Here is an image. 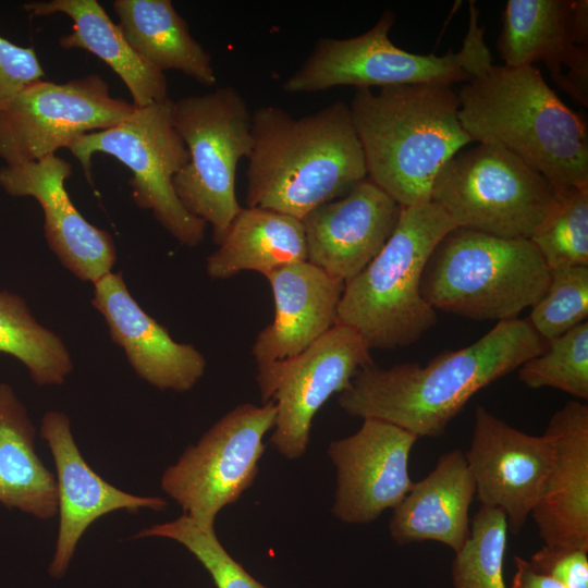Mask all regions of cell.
I'll return each mask as SVG.
<instances>
[{
    "instance_id": "19",
    "label": "cell",
    "mask_w": 588,
    "mask_h": 588,
    "mask_svg": "<svg viewBox=\"0 0 588 588\" xmlns=\"http://www.w3.org/2000/svg\"><path fill=\"white\" fill-rule=\"evenodd\" d=\"M402 207L365 179L345 196L304 216L307 261L344 283L383 248L397 225Z\"/></svg>"
},
{
    "instance_id": "18",
    "label": "cell",
    "mask_w": 588,
    "mask_h": 588,
    "mask_svg": "<svg viewBox=\"0 0 588 588\" xmlns=\"http://www.w3.org/2000/svg\"><path fill=\"white\" fill-rule=\"evenodd\" d=\"M70 162L57 155L0 168V186L13 197H33L42 208L50 249L74 275L93 284L111 272L117 260L112 236L88 222L72 203L65 181Z\"/></svg>"
},
{
    "instance_id": "32",
    "label": "cell",
    "mask_w": 588,
    "mask_h": 588,
    "mask_svg": "<svg viewBox=\"0 0 588 588\" xmlns=\"http://www.w3.org/2000/svg\"><path fill=\"white\" fill-rule=\"evenodd\" d=\"M160 537L185 547L209 573L217 588H268L254 578L221 544L215 529H205L185 515L144 528L135 539Z\"/></svg>"
},
{
    "instance_id": "16",
    "label": "cell",
    "mask_w": 588,
    "mask_h": 588,
    "mask_svg": "<svg viewBox=\"0 0 588 588\" xmlns=\"http://www.w3.org/2000/svg\"><path fill=\"white\" fill-rule=\"evenodd\" d=\"M497 46L503 65L542 61L562 90L588 106V10H575V0H509Z\"/></svg>"
},
{
    "instance_id": "28",
    "label": "cell",
    "mask_w": 588,
    "mask_h": 588,
    "mask_svg": "<svg viewBox=\"0 0 588 588\" xmlns=\"http://www.w3.org/2000/svg\"><path fill=\"white\" fill-rule=\"evenodd\" d=\"M0 354L20 360L38 385L62 384L73 362L62 339L41 326L17 294L0 291Z\"/></svg>"
},
{
    "instance_id": "34",
    "label": "cell",
    "mask_w": 588,
    "mask_h": 588,
    "mask_svg": "<svg viewBox=\"0 0 588 588\" xmlns=\"http://www.w3.org/2000/svg\"><path fill=\"white\" fill-rule=\"evenodd\" d=\"M44 77L45 71L33 48L17 46L0 36V110Z\"/></svg>"
},
{
    "instance_id": "14",
    "label": "cell",
    "mask_w": 588,
    "mask_h": 588,
    "mask_svg": "<svg viewBox=\"0 0 588 588\" xmlns=\"http://www.w3.org/2000/svg\"><path fill=\"white\" fill-rule=\"evenodd\" d=\"M553 455L546 433L528 434L486 407H476L473 437L465 453L475 497L481 506L501 510L512 534H519L539 500Z\"/></svg>"
},
{
    "instance_id": "5",
    "label": "cell",
    "mask_w": 588,
    "mask_h": 588,
    "mask_svg": "<svg viewBox=\"0 0 588 588\" xmlns=\"http://www.w3.org/2000/svg\"><path fill=\"white\" fill-rule=\"evenodd\" d=\"M457 228L436 203L402 207L380 253L345 282L335 324L354 330L369 350L417 342L438 320L421 296L426 264L439 242Z\"/></svg>"
},
{
    "instance_id": "1",
    "label": "cell",
    "mask_w": 588,
    "mask_h": 588,
    "mask_svg": "<svg viewBox=\"0 0 588 588\" xmlns=\"http://www.w3.org/2000/svg\"><path fill=\"white\" fill-rule=\"evenodd\" d=\"M546 347L527 319L499 321L476 342L444 351L425 366L363 367L340 393L339 405L350 416L385 420L418 439L438 438L478 391Z\"/></svg>"
},
{
    "instance_id": "3",
    "label": "cell",
    "mask_w": 588,
    "mask_h": 588,
    "mask_svg": "<svg viewBox=\"0 0 588 588\" xmlns=\"http://www.w3.org/2000/svg\"><path fill=\"white\" fill-rule=\"evenodd\" d=\"M367 179L401 207L431 201L444 163L468 143L460 99L450 85L420 83L357 88L351 105Z\"/></svg>"
},
{
    "instance_id": "17",
    "label": "cell",
    "mask_w": 588,
    "mask_h": 588,
    "mask_svg": "<svg viewBox=\"0 0 588 588\" xmlns=\"http://www.w3.org/2000/svg\"><path fill=\"white\" fill-rule=\"evenodd\" d=\"M40 436L51 451L57 473L59 529L48 567L51 577L58 579L66 574L78 541L98 518L119 510L137 513L142 509L167 507L168 502L160 497L125 492L99 476L83 457L64 413L47 412Z\"/></svg>"
},
{
    "instance_id": "33",
    "label": "cell",
    "mask_w": 588,
    "mask_h": 588,
    "mask_svg": "<svg viewBox=\"0 0 588 588\" xmlns=\"http://www.w3.org/2000/svg\"><path fill=\"white\" fill-rule=\"evenodd\" d=\"M530 308L527 320L546 342L588 321V267L550 270L546 292Z\"/></svg>"
},
{
    "instance_id": "2",
    "label": "cell",
    "mask_w": 588,
    "mask_h": 588,
    "mask_svg": "<svg viewBox=\"0 0 588 588\" xmlns=\"http://www.w3.org/2000/svg\"><path fill=\"white\" fill-rule=\"evenodd\" d=\"M252 136L247 207L302 219L367 179L350 106L342 100L299 118L279 107L257 108Z\"/></svg>"
},
{
    "instance_id": "8",
    "label": "cell",
    "mask_w": 588,
    "mask_h": 588,
    "mask_svg": "<svg viewBox=\"0 0 588 588\" xmlns=\"http://www.w3.org/2000/svg\"><path fill=\"white\" fill-rule=\"evenodd\" d=\"M560 189L503 147L478 143L440 169L431 201L457 228L529 240L554 207Z\"/></svg>"
},
{
    "instance_id": "10",
    "label": "cell",
    "mask_w": 588,
    "mask_h": 588,
    "mask_svg": "<svg viewBox=\"0 0 588 588\" xmlns=\"http://www.w3.org/2000/svg\"><path fill=\"white\" fill-rule=\"evenodd\" d=\"M66 149L78 160L89 182L95 154L115 158L133 174L128 184L139 208L150 210L182 244L194 247L203 242L207 223L184 208L173 186L174 176L189 159L175 127L173 100L166 98L135 108L120 124L86 133L72 140Z\"/></svg>"
},
{
    "instance_id": "24",
    "label": "cell",
    "mask_w": 588,
    "mask_h": 588,
    "mask_svg": "<svg viewBox=\"0 0 588 588\" xmlns=\"http://www.w3.org/2000/svg\"><path fill=\"white\" fill-rule=\"evenodd\" d=\"M23 8L33 15H68L73 22L72 32L62 36L59 45L86 50L107 63L127 87L136 108L168 98L163 72L136 53L97 0L30 1Z\"/></svg>"
},
{
    "instance_id": "25",
    "label": "cell",
    "mask_w": 588,
    "mask_h": 588,
    "mask_svg": "<svg viewBox=\"0 0 588 588\" xmlns=\"http://www.w3.org/2000/svg\"><path fill=\"white\" fill-rule=\"evenodd\" d=\"M35 438L25 405L0 382V504L50 519L58 513L56 476L37 455Z\"/></svg>"
},
{
    "instance_id": "9",
    "label": "cell",
    "mask_w": 588,
    "mask_h": 588,
    "mask_svg": "<svg viewBox=\"0 0 588 588\" xmlns=\"http://www.w3.org/2000/svg\"><path fill=\"white\" fill-rule=\"evenodd\" d=\"M174 122L189 155L174 191L191 215L212 226L219 244L242 208L235 177L252 150V112L234 87L224 86L174 101Z\"/></svg>"
},
{
    "instance_id": "20",
    "label": "cell",
    "mask_w": 588,
    "mask_h": 588,
    "mask_svg": "<svg viewBox=\"0 0 588 588\" xmlns=\"http://www.w3.org/2000/svg\"><path fill=\"white\" fill-rule=\"evenodd\" d=\"M91 305L103 316L111 339L134 371L159 390L185 392L205 372L207 362L192 344L179 343L131 295L121 272L94 283Z\"/></svg>"
},
{
    "instance_id": "26",
    "label": "cell",
    "mask_w": 588,
    "mask_h": 588,
    "mask_svg": "<svg viewBox=\"0 0 588 588\" xmlns=\"http://www.w3.org/2000/svg\"><path fill=\"white\" fill-rule=\"evenodd\" d=\"M218 245L206 260L212 279H228L247 270L265 275L307 260L301 219L260 207H242Z\"/></svg>"
},
{
    "instance_id": "30",
    "label": "cell",
    "mask_w": 588,
    "mask_h": 588,
    "mask_svg": "<svg viewBox=\"0 0 588 588\" xmlns=\"http://www.w3.org/2000/svg\"><path fill=\"white\" fill-rule=\"evenodd\" d=\"M529 241L549 270L588 267V186L561 188Z\"/></svg>"
},
{
    "instance_id": "22",
    "label": "cell",
    "mask_w": 588,
    "mask_h": 588,
    "mask_svg": "<svg viewBox=\"0 0 588 588\" xmlns=\"http://www.w3.org/2000/svg\"><path fill=\"white\" fill-rule=\"evenodd\" d=\"M265 277L273 295L274 317L254 342L257 365L295 356L331 330L345 285L307 260Z\"/></svg>"
},
{
    "instance_id": "31",
    "label": "cell",
    "mask_w": 588,
    "mask_h": 588,
    "mask_svg": "<svg viewBox=\"0 0 588 588\" xmlns=\"http://www.w3.org/2000/svg\"><path fill=\"white\" fill-rule=\"evenodd\" d=\"M518 378L530 389L550 387L588 400V321L547 342L518 368Z\"/></svg>"
},
{
    "instance_id": "36",
    "label": "cell",
    "mask_w": 588,
    "mask_h": 588,
    "mask_svg": "<svg viewBox=\"0 0 588 588\" xmlns=\"http://www.w3.org/2000/svg\"><path fill=\"white\" fill-rule=\"evenodd\" d=\"M515 573L510 588H566L559 581L535 571L528 560L516 555L514 558Z\"/></svg>"
},
{
    "instance_id": "29",
    "label": "cell",
    "mask_w": 588,
    "mask_h": 588,
    "mask_svg": "<svg viewBox=\"0 0 588 588\" xmlns=\"http://www.w3.org/2000/svg\"><path fill=\"white\" fill-rule=\"evenodd\" d=\"M507 522L499 509L480 506L470 522V534L451 565L454 588H507L504 558Z\"/></svg>"
},
{
    "instance_id": "35",
    "label": "cell",
    "mask_w": 588,
    "mask_h": 588,
    "mask_svg": "<svg viewBox=\"0 0 588 588\" xmlns=\"http://www.w3.org/2000/svg\"><path fill=\"white\" fill-rule=\"evenodd\" d=\"M530 566L566 588H588V551L543 544L528 560Z\"/></svg>"
},
{
    "instance_id": "27",
    "label": "cell",
    "mask_w": 588,
    "mask_h": 588,
    "mask_svg": "<svg viewBox=\"0 0 588 588\" xmlns=\"http://www.w3.org/2000/svg\"><path fill=\"white\" fill-rule=\"evenodd\" d=\"M112 5L124 37L148 64L160 72L181 71L206 86L216 84L211 56L170 0H115Z\"/></svg>"
},
{
    "instance_id": "15",
    "label": "cell",
    "mask_w": 588,
    "mask_h": 588,
    "mask_svg": "<svg viewBox=\"0 0 588 588\" xmlns=\"http://www.w3.org/2000/svg\"><path fill=\"white\" fill-rule=\"evenodd\" d=\"M418 438L391 422L365 418L352 436L329 443L336 469L332 514L346 524H368L394 509L413 487L408 464Z\"/></svg>"
},
{
    "instance_id": "12",
    "label": "cell",
    "mask_w": 588,
    "mask_h": 588,
    "mask_svg": "<svg viewBox=\"0 0 588 588\" xmlns=\"http://www.w3.org/2000/svg\"><path fill=\"white\" fill-rule=\"evenodd\" d=\"M135 108L112 97L99 74L63 83L41 79L0 110V159L14 166L56 155L86 133L120 124Z\"/></svg>"
},
{
    "instance_id": "7",
    "label": "cell",
    "mask_w": 588,
    "mask_h": 588,
    "mask_svg": "<svg viewBox=\"0 0 588 588\" xmlns=\"http://www.w3.org/2000/svg\"><path fill=\"white\" fill-rule=\"evenodd\" d=\"M395 21L385 11L367 32L350 38H320L311 53L283 83L289 94L316 93L335 86L389 87L436 83H466L492 65L479 24V11L469 3L468 30L461 49L443 56L412 53L395 46L389 33Z\"/></svg>"
},
{
    "instance_id": "23",
    "label": "cell",
    "mask_w": 588,
    "mask_h": 588,
    "mask_svg": "<svg viewBox=\"0 0 588 588\" xmlns=\"http://www.w3.org/2000/svg\"><path fill=\"white\" fill-rule=\"evenodd\" d=\"M475 483L465 453L442 454L434 468L393 509L389 531L397 544L436 541L458 552L470 534L469 507Z\"/></svg>"
},
{
    "instance_id": "21",
    "label": "cell",
    "mask_w": 588,
    "mask_h": 588,
    "mask_svg": "<svg viewBox=\"0 0 588 588\" xmlns=\"http://www.w3.org/2000/svg\"><path fill=\"white\" fill-rule=\"evenodd\" d=\"M544 433L554 455L532 517L544 544L588 551V406L569 401Z\"/></svg>"
},
{
    "instance_id": "4",
    "label": "cell",
    "mask_w": 588,
    "mask_h": 588,
    "mask_svg": "<svg viewBox=\"0 0 588 588\" xmlns=\"http://www.w3.org/2000/svg\"><path fill=\"white\" fill-rule=\"evenodd\" d=\"M470 139L498 145L559 188L588 186V130L532 65H491L457 93Z\"/></svg>"
},
{
    "instance_id": "13",
    "label": "cell",
    "mask_w": 588,
    "mask_h": 588,
    "mask_svg": "<svg viewBox=\"0 0 588 588\" xmlns=\"http://www.w3.org/2000/svg\"><path fill=\"white\" fill-rule=\"evenodd\" d=\"M372 363L362 338L351 328L335 324L302 353L257 365L262 403L272 401L277 409L271 436L277 451L290 460L304 455L316 413Z\"/></svg>"
},
{
    "instance_id": "6",
    "label": "cell",
    "mask_w": 588,
    "mask_h": 588,
    "mask_svg": "<svg viewBox=\"0 0 588 588\" xmlns=\"http://www.w3.org/2000/svg\"><path fill=\"white\" fill-rule=\"evenodd\" d=\"M549 281L550 270L529 240L455 228L431 253L420 293L436 310L499 322L534 306Z\"/></svg>"
},
{
    "instance_id": "11",
    "label": "cell",
    "mask_w": 588,
    "mask_h": 588,
    "mask_svg": "<svg viewBox=\"0 0 588 588\" xmlns=\"http://www.w3.org/2000/svg\"><path fill=\"white\" fill-rule=\"evenodd\" d=\"M275 405L245 403L221 417L162 474L160 486L199 527L215 529L219 512L254 482Z\"/></svg>"
}]
</instances>
